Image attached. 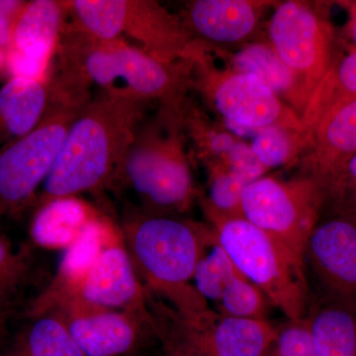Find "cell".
Listing matches in <instances>:
<instances>
[{"mask_svg": "<svg viewBox=\"0 0 356 356\" xmlns=\"http://www.w3.org/2000/svg\"><path fill=\"white\" fill-rule=\"evenodd\" d=\"M193 60L163 62L121 39L96 38L65 22L48 79L56 99L86 104L97 91L180 107L191 88Z\"/></svg>", "mask_w": 356, "mask_h": 356, "instance_id": "cell-1", "label": "cell"}, {"mask_svg": "<svg viewBox=\"0 0 356 356\" xmlns=\"http://www.w3.org/2000/svg\"><path fill=\"white\" fill-rule=\"evenodd\" d=\"M149 104L123 93H93L70 124L34 208L111 186Z\"/></svg>", "mask_w": 356, "mask_h": 356, "instance_id": "cell-2", "label": "cell"}, {"mask_svg": "<svg viewBox=\"0 0 356 356\" xmlns=\"http://www.w3.org/2000/svg\"><path fill=\"white\" fill-rule=\"evenodd\" d=\"M123 235L140 277L184 318L211 312L192 284L194 271L214 238L212 228L175 216L136 213L126 220Z\"/></svg>", "mask_w": 356, "mask_h": 356, "instance_id": "cell-3", "label": "cell"}, {"mask_svg": "<svg viewBox=\"0 0 356 356\" xmlns=\"http://www.w3.org/2000/svg\"><path fill=\"white\" fill-rule=\"evenodd\" d=\"M161 107L153 121L143 120L122 159L111 186L130 189L142 213L173 216L197 196L185 149L181 107Z\"/></svg>", "mask_w": 356, "mask_h": 356, "instance_id": "cell-4", "label": "cell"}, {"mask_svg": "<svg viewBox=\"0 0 356 356\" xmlns=\"http://www.w3.org/2000/svg\"><path fill=\"white\" fill-rule=\"evenodd\" d=\"M72 24L96 38L121 39L163 62L192 58L203 47L182 20L152 0H72Z\"/></svg>", "mask_w": 356, "mask_h": 356, "instance_id": "cell-5", "label": "cell"}, {"mask_svg": "<svg viewBox=\"0 0 356 356\" xmlns=\"http://www.w3.org/2000/svg\"><path fill=\"white\" fill-rule=\"evenodd\" d=\"M215 238L238 273L259 288L289 321L305 318V267L280 243L242 216L207 215Z\"/></svg>", "mask_w": 356, "mask_h": 356, "instance_id": "cell-6", "label": "cell"}, {"mask_svg": "<svg viewBox=\"0 0 356 356\" xmlns=\"http://www.w3.org/2000/svg\"><path fill=\"white\" fill-rule=\"evenodd\" d=\"M83 106L51 98L34 130L0 149V220L20 216L35 207L65 134Z\"/></svg>", "mask_w": 356, "mask_h": 356, "instance_id": "cell-7", "label": "cell"}, {"mask_svg": "<svg viewBox=\"0 0 356 356\" xmlns=\"http://www.w3.org/2000/svg\"><path fill=\"white\" fill-rule=\"evenodd\" d=\"M325 197L324 189L313 177L282 181L262 177L245 187L241 212L305 267L307 243Z\"/></svg>", "mask_w": 356, "mask_h": 356, "instance_id": "cell-8", "label": "cell"}, {"mask_svg": "<svg viewBox=\"0 0 356 356\" xmlns=\"http://www.w3.org/2000/svg\"><path fill=\"white\" fill-rule=\"evenodd\" d=\"M206 51H201L193 58L191 88H198L225 120L243 130L275 126L304 131L299 115L268 86L250 74L233 69H214Z\"/></svg>", "mask_w": 356, "mask_h": 356, "instance_id": "cell-9", "label": "cell"}, {"mask_svg": "<svg viewBox=\"0 0 356 356\" xmlns=\"http://www.w3.org/2000/svg\"><path fill=\"white\" fill-rule=\"evenodd\" d=\"M268 36L280 60L313 95L334 63L329 21L311 4L282 2L269 20Z\"/></svg>", "mask_w": 356, "mask_h": 356, "instance_id": "cell-10", "label": "cell"}, {"mask_svg": "<svg viewBox=\"0 0 356 356\" xmlns=\"http://www.w3.org/2000/svg\"><path fill=\"white\" fill-rule=\"evenodd\" d=\"M67 18L65 1L26 2L13 26L11 46L7 54L8 76L48 79Z\"/></svg>", "mask_w": 356, "mask_h": 356, "instance_id": "cell-11", "label": "cell"}, {"mask_svg": "<svg viewBox=\"0 0 356 356\" xmlns=\"http://www.w3.org/2000/svg\"><path fill=\"white\" fill-rule=\"evenodd\" d=\"M58 315L86 356L132 355L142 346L146 330L154 332L152 314L88 309Z\"/></svg>", "mask_w": 356, "mask_h": 356, "instance_id": "cell-12", "label": "cell"}, {"mask_svg": "<svg viewBox=\"0 0 356 356\" xmlns=\"http://www.w3.org/2000/svg\"><path fill=\"white\" fill-rule=\"evenodd\" d=\"M76 297L96 309L151 315L139 274L127 248L120 243H113L104 248Z\"/></svg>", "mask_w": 356, "mask_h": 356, "instance_id": "cell-13", "label": "cell"}, {"mask_svg": "<svg viewBox=\"0 0 356 356\" xmlns=\"http://www.w3.org/2000/svg\"><path fill=\"white\" fill-rule=\"evenodd\" d=\"M308 259L329 296L356 297V222L337 217L318 222L307 243Z\"/></svg>", "mask_w": 356, "mask_h": 356, "instance_id": "cell-14", "label": "cell"}, {"mask_svg": "<svg viewBox=\"0 0 356 356\" xmlns=\"http://www.w3.org/2000/svg\"><path fill=\"white\" fill-rule=\"evenodd\" d=\"M264 6L248 0H195L186 4L180 19L200 43H240L254 32Z\"/></svg>", "mask_w": 356, "mask_h": 356, "instance_id": "cell-15", "label": "cell"}, {"mask_svg": "<svg viewBox=\"0 0 356 356\" xmlns=\"http://www.w3.org/2000/svg\"><path fill=\"white\" fill-rule=\"evenodd\" d=\"M115 240L116 234L106 218L98 215L91 220L74 243L65 248L55 280L33 302V310H46L63 300L76 296L77 290L99 255Z\"/></svg>", "mask_w": 356, "mask_h": 356, "instance_id": "cell-16", "label": "cell"}, {"mask_svg": "<svg viewBox=\"0 0 356 356\" xmlns=\"http://www.w3.org/2000/svg\"><path fill=\"white\" fill-rule=\"evenodd\" d=\"M278 327L267 320H247L215 314L201 327L194 356H267Z\"/></svg>", "mask_w": 356, "mask_h": 356, "instance_id": "cell-17", "label": "cell"}, {"mask_svg": "<svg viewBox=\"0 0 356 356\" xmlns=\"http://www.w3.org/2000/svg\"><path fill=\"white\" fill-rule=\"evenodd\" d=\"M314 149V179L324 191L356 153V99L325 115L310 135Z\"/></svg>", "mask_w": 356, "mask_h": 356, "instance_id": "cell-18", "label": "cell"}, {"mask_svg": "<svg viewBox=\"0 0 356 356\" xmlns=\"http://www.w3.org/2000/svg\"><path fill=\"white\" fill-rule=\"evenodd\" d=\"M51 100L48 79L7 77L0 86V149L34 130Z\"/></svg>", "mask_w": 356, "mask_h": 356, "instance_id": "cell-19", "label": "cell"}, {"mask_svg": "<svg viewBox=\"0 0 356 356\" xmlns=\"http://www.w3.org/2000/svg\"><path fill=\"white\" fill-rule=\"evenodd\" d=\"M305 320L318 356H356V297L329 296Z\"/></svg>", "mask_w": 356, "mask_h": 356, "instance_id": "cell-20", "label": "cell"}, {"mask_svg": "<svg viewBox=\"0 0 356 356\" xmlns=\"http://www.w3.org/2000/svg\"><path fill=\"white\" fill-rule=\"evenodd\" d=\"M233 70L250 74L268 86L302 118L312 95L296 74L287 67L270 44L254 43L232 58Z\"/></svg>", "mask_w": 356, "mask_h": 356, "instance_id": "cell-21", "label": "cell"}, {"mask_svg": "<svg viewBox=\"0 0 356 356\" xmlns=\"http://www.w3.org/2000/svg\"><path fill=\"white\" fill-rule=\"evenodd\" d=\"M98 215L79 196L51 199L35 208L32 240L42 248L65 250Z\"/></svg>", "mask_w": 356, "mask_h": 356, "instance_id": "cell-22", "label": "cell"}, {"mask_svg": "<svg viewBox=\"0 0 356 356\" xmlns=\"http://www.w3.org/2000/svg\"><path fill=\"white\" fill-rule=\"evenodd\" d=\"M353 99H356V48L332 63L327 76L314 91L301 118L304 131L310 136L325 115Z\"/></svg>", "mask_w": 356, "mask_h": 356, "instance_id": "cell-23", "label": "cell"}, {"mask_svg": "<svg viewBox=\"0 0 356 356\" xmlns=\"http://www.w3.org/2000/svg\"><path fill=\"white\" fill-rule=\"evenodd\" d=\"M34 321L3 356H86L55 312L33 317Z\"/></svg>", "mask_w": 356, "mask_h": 356, "instance_id": "cell-24", "label": "cell"}, {"mask_svg": "<svg viewBox=\"0 0 356 356\" xmlns=\"http://www.w3.org/2000/svg\"><path fill=\"white\" fill-rule=\"evenodd\" d=\"M307 146L310 140L304 131L273 126L254 131L250 149L267 170L290 163L299 149Z\"/></svg>", "mask_w": 356, "mask_h": 356, "instance_id": "cell-25", "label": "cell"}, {"mask_svg": "<svg viewBox=\"0 0 356 356\" xmlns=\"http://www.w3.org/2000/svg\"><path fill=\"white\" fill-rule=\"evenodd\" d=\"M214 233V232H213ZM238 273L224 248L213 238L194 271V287L204 299L219 303L229 281Z\"/></svg>", "mask_w": 356, "mask_h": 356, "instance_id": "cell-26", "label": "cell"}, {"mask_svg": "<svg viewBox=\"0 0 356 356\" xmlns=\"http://www.w3.org/2000/svg\"><path fill=\"white\" fill-rule=\"evenodd\" d=\"M209 194L203 202L206 214L221 217L242 216V194L252 182L224 165L209 166Z\"/></svg>", "mask_w": 356, "mask_h": 356, "instance_id": "cell-27", "label": "cell"}, {"mask_svg": "<svg viewBox=\"0 0 356 356\" xmlns=\"http://www.w3.org/2000/svg\"><path fill=\"white\" fill-rule=\"evenodd\" d=\"M217 306L218 314L226 317L266 320L270 303L259 287L238 271L229 281Z\"/></svg>", "mask_w": 356, "mask_h": 356, "instance_id": "cell-28", "label": "cell"}, {"mask_svg": "<svg viewBox=\"0 0 356 356\" xmlns=\"http://www.w3.org/2000/svg\"><path fill=\"white\" fill-rule=\"evenodd\" d=\"M29 252L25 248L15 250L11 243L0 236V308L13 304L30 269Z\"/></svg>", "mask_w": 356, "mask_h": 356, "instance_id": "cell-29", "label": "cell"}, {"mask_svg": "<svg viewBox=\"0 0 356 356\" xmlns=\"http://www.w3.org/2000/svg\"><path fill=\"white\" fill-rule=\"evenodd\" d=\"M267 356H318L305 318L289 321L278 327L275 341Z\"/></svg>", "mask_w": 356, "mask_h": 356, "instance_id": "cell-30", "label": "cell"}, {"mask_svg": "<svg viewBox=\"0 0 356 356\" xmlns=\"http://www.w3.org/2000/svg\"><path fill=\"white\" fill-rule=\"evenodd\" d=\"M325 195H334L346 200L351 199L356 207V153L344 163L341 172L327 187Z\"/></svg>", "mask_w": 356, "mask_h": 356, "instance_id": "cell-31", "label": "cell"}, {"mask_svg": "<svg viewBox=\"0 0 356 356\" xmlns=\"http://www.w3.org/2000/svg\"><path fill=\"white\" fill-rule=\"evenodd\" d=\"M27 1L0 0V49L8 54L14 23Z\"/></svg>", "mask_w": 356, "mask_h": 356, "instance_id": "cell-32", "label": "cell"}, {"mask_svg": "<svg viewBox=\"0 0 356 356\" xmlns=\"http://www.w3.org/2000/svg\"><path fill=\"white\" fill-rule=\"evenodd\" d=\"M346 6L348 13V19L346 27V36L351 40L356 48V1L348 2Z\"/></svg>", "mask_w": 356, "mask_h": 356, "instance_id": "cell-33", "label": "cell"}, {"mask_svg": "<svg viewBox=\"0 0 356 356\" xmlns=\"http://www.w3.org/2000/svg\"><path fill=\"white\" fill-rule=\"evenodd\" d=\"M163 344V353L165 356H192L185 351L180 350L177 346H173L172 343H168V341H161Z\"/></svg>", "mask_w": 356, "mask_h": 356, "instance_id": "cell-34", "label": "cell"}, {"mask_svg": "<svg viewBox=\"0 0 356 356\" xmlns=\"http://www.w3.org/2000/svg\"><path fill=\"white\" fill-rule=\"evenodd\" d=\"M6 76H8V58L6 51L0 49V83L3 81Z\"/></svg>", "mask_w": 356, "mask_h": 356, "instance_id": "cell-35", "label": "cell"}, {"mask_svg": "<svg viewBox=\"0 0 356 356\" xmlns=\"http://www.w3.org/2000/svg\"><path fill=\"white\" fill-rule=\"evenodd\" d=\"M7 313H8L7 309L0 308V330H1L2 325H3L4 322H6Z\"/></svg>", "mask_w": 356, "mask_h": 356, "instance_id": "cell-36", "label": "cell"}]
</instances>
